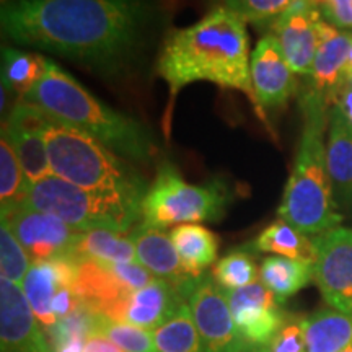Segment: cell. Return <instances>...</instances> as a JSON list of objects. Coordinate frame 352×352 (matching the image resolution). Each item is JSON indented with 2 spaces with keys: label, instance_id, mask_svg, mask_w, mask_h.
I'll return each mask as SVG.
<instances>
[{
  "label": "cell",
  "instance_id": "cell-1",
  "mask_svg": "<svg viewBox=\"0 0 352 352\" xmlns=\"http://www.w3.org/2000/svg\"><path fill=\"white\" fill-rule=\"evenodd\" d=\"M151 16L147 0H13L0 12L13 43L95 67L131 54Z\"/></svg>",
  "mask_w": 352,
  "mask_h": 352
},
{
  "label": "cell",
  "instance_id": "cell-2",
  "mask_svg": "<svg viewBox=\"0 0 352 352\" xmlns=\"http://www.w3.org/2000/svg\"><path fill=\"white\" fill-rule=\"evenodd\" d=\"M250 63L246 21L227 7L214 8L186 28L171 30L157 60V74L170 88L166 114L176 95L189 83L212 82L245 94L258 116L266 121L254 94Z\"/></svg>",
  "mask_w": 352,
  "mask_h": 352
},
{
  "label": "cell",
  "instance_id": "cell-31",
  "mask_svg": "<svg viewBox=\"0 0 352 352\" xmlns=\"http://www.w3.org/2000/svg\"><path fill=\"white\" fill-rule=\"evenodd\" d=\"M30 259L26 250L21 246L15 233L2 220L0 227V270L3 279L10 280L16 285H23V280L30 271Z\"/></svg>",
  "mask_w": 352,
  "mask_h": 352
},
{
  "label": "cell",
  "instance_id": "cell-29",
  "mask_svg": "<svg viewBox=\"0 0 352 352\" xmlns=\"http://www.w3.org/2000/svg\"><path fill=\"white\" fill-rule=\"evenodd\" d=\"M259 271L253 254L246 250H233L220 258L212 270V279L223 290H235L256 283Z\"/></svg>",
  "mask_w": 352,
  "mask_h": 352
},
{
  "label": "cell",
  "instance_id": "cell-26",
  "mask_svg": "<svg viewBox=\"0 0 352 352\" xmlns=\"http://www.w3.org/2000/svg\"><path fill=\"white\" fill-rule=\"evenodd\" d=\"M153 342L157 352H204L188 302L182 303L176 314L153 331Z\"/></svg>",
  "mask_w": 352,
  "mask_h": 352
},
{
  "label": "cell",
  "instance_id": "cell-5",
  "mask_svg": "<svg viewBox=\"0 0 352 352\" xmlns=\"http://www.w3.org/2000/svg\"><path fill=\"white\" fill-rule=\"evenodd\" d=\"M44 140L52 176L100 192L145 196L142 178L100 140L50 116Z\"/></svg>",
  "mask_w": 352,
  "mask_h": 352
},
{
  "label": "cell",
  "instance_id": "cell-30",
  "mask_svg": "<svg viewBox=\"0 0 352 352\" xmlns=\"http://www.w3.org/2000/svg\"><path fill=\"white\" fill-rule=\"evenodd\" d=\"M95 331L103 334L124 352H157L155 342H153V331H148V329L132 327L127 323H118L107 316L96 315Z\"/></svg>",
  "mask_w": 352,
  "mask_h": 352
},
{
  "label": "cell",
  "instance_id": "cell-11",
  "mask_svg": "<svg viewBox=\"0 0 352 352\" xmlns=\"http://www.w3.org/2000/svg\"><path fill=\"white\" fill-rule=\"evenodd\" d=\"M323 15L315 0H296L279 19L272 21V32L290 69L308 77L320 44Z\"/></svg>",
  "mask_w": 352,
  "mask_h": 352
},
{
  "label": "cell",
  "instance_id": "cell-33",
  "mask_svg": "<svg viewBox=\"0 0 352 352\" xmlns=\"http://www.w3.org/2000/svg\"><path fill=\"white\" fill-rule=\"evenodd\" d=\"M266 349L270 352H305L302 318H294V316L285 318L283 327L274 334Z\"/></svg>",
  "mask_w": 352,
  "mask_h": 352
},
{
  "label": "cell",
  "instance_id": "cell-9",
  "mask_svg": "<svg viewBox=\"0 0 352 352\" xmlns=\"http://www.w3.org/2000/svg\"><path fill=\"white\" fill-rule=\"evenodd\" d=\"M192 318L204 352H241V340L228 307L226 290L209 276H201L188 294Z\"/></svg>",
  "mask_w": 352,
  "mask_h": 352
},
{
  "label": "cell",
  "instance_id": "cell-7",
  "mask_svg": "<svg viewBox=\"0 0 352 352\" xmlns=\"http://www.w3.org/2000/svg\"><path fill=\"white\" fill-rule=\"evenodd\" d=\"M227 204L228 189L223 184H189L165 162L142 199V223L165 230L183 223L215 222L223 217Z\"/></svg>",
  "mask_w": 352,
  "mask_h": 352
},
{
  "label": "cell",
  "instance_id": "cell-38",
  "mask_svg": "<svg viewBox=\"0 0 352 352\" xmlns=\"http://www.w3.org/2000/svg\"><path fill=\"white\" fill-rule=\"evenodd\" d=\"M241 352H270L266 349V346H252V344H246L243 347Z\"/></svg>",
  "mask_w": 352,
  "mask_h": 352
},
{
  "label": "cell",
  "instance_id": "cell-37",
  "mask_svg": "<svg viewBox=\"0 0 352 352\" xmlns=\"http://www.w3.org/2000/svg\"><path fill=\"white\" fill-rule=\"evenodd\" d=\"M352 76V44H351V50L349 54H347V60H346V67H344V80L347 77Z\"/></svg>",
  "mask_w": 352,
  "mask_h": 352
},
{
  "label": "cell",
  "instance_id": "cell-3",
  "mask_svg": "<svg viewBox=\"0 0 352 352\" xmlns=\"http://www.w3.org/2000/svg\"><path fill=\"white\" fill-rule=\"evenodd\" d=\"M23 100L52 120L100 140L120 157L147 160L155 152L151 134L139 121L108 107L51 60Z\"/></svg>",
  "mask_w": 352,
  "mask_h": 352
},
{
  "label": "cell",
  "instance_id": "cell-27",
  "mask_svg": "<svg viewBox=\"0 0 352 352\" xmlns=\"http://www.w3.org/2000/svg\"><path fill=\"white\" fill-rule=\"evenodd\" d=\"M47 59L15 47L2 50V87L15 90L21 98L36 85L43 77Z\"/></svg>",
  "mask_w": 352,
  "mask_h": 352
},
{
  "label": "cell",
  "instance_id": "cell-4",
  "mask_svg": "<svg viewBox=\"0 0 352 352\" xmlns=\"http://www.w3.org/2000/svg\"><path fill=\"white\" fill-rule=\"evenodd\" d=\"M302 109L305 126L277 215L305 235L316 236L340 227L342 215L334 201L327 164L324 126L328 107L305 94Z\"/></svg>",
  "mask_w": 352,
  "mask_h": 352
},
{
  "label": "cell",
  "instance_id": "cell-17",
  "mask_svg": "<svg viewBox=\"0 0 352 352\" xmlns=\"http://www.w3.org/2000/svg\"><path fill=\"white\" fill-rule=\"evenodd\" d=\"M138 261L158 279H164L188 298L189 290L199 277H192L183 266L171 236L160 228L140 222L131 230Z\"/></svg>",
  "mask_w": 352,
  "mask_h": 352
},
{
  "label": "cell",
  "instance_id": "cell-25",
  "mask_svg": "<svg viewBox=\"0 0 352 352\" xmlns=\"http://www.w3.org/2000/svg\"><path fill=\"white\" fill-rule=\"evenodd\" d=\"M254 248L263 253H272L274 256H284L297 261L315 264L316 250L314 239L297 230L283 219H277L267 226L254 240Z\"/></svg>",
  "mask_w": 352,
  "mask_h": 352
},
{
  "label": "cell",
  "instance_id": "cell-16",
  "mask_svg": "<svg viewBox=\"0 0 352 352\" xmlns=\"http://www.w3.org/2000/svg\"><path fill=\"white\" fill-rule=\"evenodd\" d=\"M352 44V33L340 30L328 23L327 20L320 25V44L316 50L314 67L310 72V90L308 95L315 96L321 103H329L340 94L344 83V67L347 54Z\"/></svg>",
  "mask_w": 352,
  "mask_h": 352
},
{
  "label": "cell",
  "instance_id": "cell-15",
  "mask_svg": "<svg viewBox=\"0 0 352 352\" xmlns=\"http://www.w3.org/2000/svg\"><path fill=\"white\" fill-rule=\"evenodd\" d=\"M250 72L263 111L284 107L290 96L296 94V72L285 60L274 34H267L258 41L252 52Z\"/></svg>",
  "mask_w": 352,
  "mask_h": 352
},
{
  "label": "cell",
  "instance_id": "cell-24",
  "mask_svg": "<svg viewBox=\"0 0 352 352\" xmlns=\"http://www.w3.org/2000/svg\"><path fill=\"white\" fill-rule=\"evenodd\" d=\"M74 258L98 263L138 261L135 246L131 236L104 228L82 232L74 248Z\"/></svg>",
  "mask_w": 352,
  "mask_h": 352
},
{
  "label": "cell",
  "instance_id": "cell-35",
  "mask_svg": "<svg viewBox=\"0 0 352 352\" xmlns=\"http://www.w3.org/2000/svg\"><path fill=\"white\" fill-rule=\"evenodd\" d=\"M328 23L340 30H352V0H315Z\"/></svg>",
  "mask_w": 352,
  "mask_h": 352
},
{
  "label": "cell",
  "instance_id": "cell-39",
  "mask_svg": "<svg viewBox=\"0 0 352 352\" xmlns=\"http://www.w3.org/2000/svg\"><path fill=\"white\" fill-rule=\"evenodd\" d=\"M340 352H352V344H349L347 347H344V349L340 351Z\"/></svg>",
  "mask_w": 352,
  "mask_h": 352
},
{
  "label": "cell",
  "instance_id": "cell-18",
  "mask_svg": "<svg viewBox=\"0 0 352 352\" xmlns=\"http://www.w3.org/2000/svg\"><path fill=\"white\" fill-rule=\"evenodd\" d=\"M78 259L74 256L56 258L50 261L33 263L26 274L23 289L34 316L44 328L50 329L57 323L52 314V300L63 287H76Z\"/></svg>",
  "mask_w": 352,
  "mask_h": 352
},
{
  "label": "cell",
  "instance_id": "cell-6",
  "mask_svg": "<svg viewBox=\"0 0 352 352\" xmlns=\"http://www.w3.org/2000/svg\"><path fill=\"white\" fill-rule=\"evenodd\" d=\"M142 199L139 195L88 191L51 175L30 186L23 208L56 215L80 232L126 233L142 219Z\"/></svg>",
  "mask_w": 352,
  "mask_h": 352
},
{
  "label": "cell",
  "instance_id": "cell-28",
  "mask_svg": "<svg viewBox=\"0 0 352 352\" xmlns=\"http://www.w3.org/2000/svg\"><path fill=\"white\" fill-rule=\"evenodd\" d=\"M30 183L25 171L21 168L13 147L8 142L7 135L2 132L0 140V202H2L3 215L20 209L28 196Z\"/></svg>",
  "mask_w": 352,
  "mask_h": 352
},
{
  "label": "cell",
  "instance_id": "cell-8",
  "mask_svg": "<svg viewBox=\"0 0 352 352\" xmlns=\"http://www.w3.org/2000/svg\"><path fill=\"white\" fill-rule=\"evenodd\" d=\"M314 280L331 308L352 315V230L336 227L314 236Z\"/></svg>",
  "mask_w": 352,
  "mask_h": 352
},
{
  "label": "cell",
  "instance_id": "cell-40",
  "mask_svg": "<svg viewBox=\"0 0 352 352\" xmlns=\"http://www.w3.org/2000/svg\"><path fill=\"white\" fill-rule=\"evenodd\" d=\"M344 82H346V83H349V85H351V87H352V76H351V77H347V78H346V80H344Z\"/></svg>",
  "mask_w": 352,
  "mask_h": 352
},
{
  "label": "cell",
  "instance_id": "cell-34",
  "mask_svg": "<svg viewBox=\"0 0 352 352\" xmlns=\"http://www.w3.org/2000/svg\"><path fill=\"white\" fill-rule=\"evenodd\" d=\"M109 271L113 272L120 283L129 290H139L152 283L153 279H157L147 267H144L139 261H131V263H104Z\"/></svg>",
  "mask_w": 352,
  "mask_h": 352
},
{
  "label": "cell",
  "instance_id": "cell-12",
  "mask_svg": "<svg viewBox=\"0 0 352 352\" xmlns=\"http://www.w3.org/2000/svg\"><path fill=\"white\" fill-rule=\"evenodd\" d=\"M226 297L241 340L252 346L270 344L285 320L274 294L256 280L246 287L226 290Z\"/></svg>",
  "mask_w": 352,
  "mask_h": 352
},
{
  "label": "cell",
  "instance_id": "cell-10",
  "mask_svg": "<svg viewBox=\"0 0 352 352\" xmlns=\"http://www.w3.org/2000/svg\"><path fill=\"white\" fill-rule=\"evenodd\" d=\"M2 220L8 223L33 263L74 256V248L82 233L56 215L23 206L3 215Z\"/></svg>",
  "mask_w": 352,
  "mask_h": 352
},
{
  "label": "cell",
  "instance_id": "cell-14",
  "mask_svg": "<svg viewBox=\"0 0 352 352\" xmlns=\"http://www.w3.org/2000/svg\"><path fill=\"white\" fill-rule=\"evenodd\" d=\"M2 352H54L20 285L0 279Z\"/></svg>",
  "mask_w": 352,
  "mask_h": 352
},
{
  "label": "cell",
  "instance_id": "cell-21",
  "mask_svg": "<svg viewBox=\"0 0 352 352\" xmlns=\"http://www.w3.org/2000/svg\"><path fill=\"white\" fill-rule=\"evenodd\" d=\"M305 352H340L352 344V315L324 308L302 318Z\"/></svg>",
  "mask_w": 352,
  "mask_h": 352
},
{
  "label": "cell",
  "instance_id": "cell-22",
  "mask_svg": "<svg viewBox=\"0 0 352 352\" xmlns=\"http://www.w3.org/2000/svg\"><path fill=\"white\" fill-rule=\"evenodd\" d=\"M170 236L183 266L192 277L204 276L202 272L217 259L219 239L199 223L176 226L170 232Z\"/></svg>",
  "mask_w": 352,
  "mask_h": 352
},
{
  "label": "cell",
  "instance_id": "cell-20",
  "mask_svg": "<svg viewBox=\"0 0 352 352\" xmlns=\"http://www.w3.org/2000/svg\"><path fill=\"white\" fill-rule=\"evenodd\" d=\"M327 164L338 208L352 202V126L334 104L329 111Z\"/></svg>",
  "mask_w": 352,
  "mask_h": 352
},
{
  "label": "cell",
  "instance_id": "cell-36",
  "mask_svg": "<svg viewBox=\"0 0 352 352\" xmlns=\"http://www.w3.org/2000/svg\"><path fill=\"white\" fill-rule=\"evenodd\" d=\"M336 107L341 109V113L344 114L346 120L352 126V87L349 83H342L340 94L336 96Z\"/></svg>",
  "mask_w": 352,
  "mask_h": 352
},
{
  "label": "cell",
  "instance_id": "cell-32",
  "mask_svg": "<svg viewBox=\"0 0 352 352\" xmlns=\"http://www.w3.org/2000/svg\"><path fill=\"white\" fill-rule=\"evenodd\" d=\"M296 0H226L228 10L235 12L245 21L263 23L279 19Z\"/></svg>",
  "mask_w": 352,
  "mask_h": 352
},
{
  "label": "cell",
  "instance_id": "cell-41",
  "mask_svg": "<svg viewBox=\"0 0 352 352\" xmlns=\"http://www.w3.org/2000/svg\"><path fill=\"white\" fill-rule=\"evenodd\" d=\"M7 2H13V0H2V3H7Z\"/></svg>",
  "mask_w": 352,
  "mask_h": 352
},
{
  "label": "cell",
  "instance_id": "cell-19",
  "mask_svg": "<svg viewBox=\"0 0 352 352\" xmlns=\"http://www.w3.org/2000/svg\"><path fill=\"white\" fill-rule=\"evenodd\" d=\"M184 302H188V298L178 289L157 277L145 287L131 292L121 303L113 321L155 331Z\"/></svg>",
  "mask_w": 352,
  "mask_h": 352
},
{
  "label": "cell",
  "instance_id": "cell-13",
  "mask_svg": "<svg viewBox=\"0 0 352 352\" xmlns=\"http://www.w3.org/2000/svg\"><path fill=\"white\" fill-rule=\"evenodd\" d=\"M47 121L50 116L46 113L21 98L8 114L7 122H3L2 127V132L13 147L30 186L52 175L46 140H44Z\"/></svg>",
  "mask_w": 352,
  "mask_h": 352
},
{
  "label": "cell",
  "instance_id": "cell-23",
  "mask_svg": "<svg viewBox=\"0 0 352 352\" xmlns=\"http://www.w3.org/2000/svg\"><path fill=\"white\" fill-rule=\"evenodd\" d=\"M259 280L283 303L314 280V264L284 256H267L259 267Z\"/></svg>",
  "mask_w": 352,
  "mask_h": 352
}]
</instances>
